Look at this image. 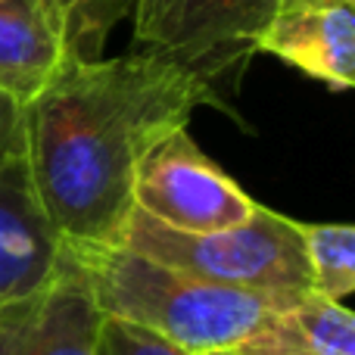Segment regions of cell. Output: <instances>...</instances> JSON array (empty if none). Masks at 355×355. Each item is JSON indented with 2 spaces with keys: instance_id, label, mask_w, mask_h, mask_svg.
<instances>
[{
  "instance_id": "1",
  "label": "cell",
  "mask_w": 355,
  "mask_h": 355,
  "mask_svg": "<svg viewBox=\"0 0 355 355\" xmlns=\"http://www.w3.org/2000/svg\"><path fill=\"white\" fill-rule=\"evenodd\" d=\"M215 103L212 78L175 56L72 60L25 103V178L60 243H112L147 150Z\"/></svg>"
},
{
  "instance_id": "2",
  "label": "cell",
  "mask_w": 355,
  "mask_h": 355,
  "mask_svg": "<svg viewBox=\"0 0 355 355\" xmlns=\"http://www.w3.org/2000/svg\"><path fill=\"white\" fill-rule=\"evenodd\" d=\"M103 318L150 331L193 355L237 349L300 296L237 290L190 277L119 243H60Z\"/></svg>"
},
{
  "instance_id": "3",
  "label": "cell",
  "mask_w": 355,
  "mask_h": 355,
  "mask_svg": "<svg viewBox=\"0 0 355 355\" xmlns=\"http://www.w3.org/2000/svg\"><path fill=\"white\" fill-rule=\"evenodd\" d=\"M112 243L221 287L275 296L312 293L300 221L268 206H259L243 225L206 234L175 231L131 206Z\"/></svg>"
},
{
  "instance_id": "4",
  "label": "cell",
  "mask_w": 355,
  "mask_h": 355,
  "mask_svg": "<svg viewBox=\"0 0 355 355\" xmlns=\"http://www.w3.org/2000/svg\"><path fill=\"white\" fill-rule=\"evenodd\" d=\"M131 206L175 231L206 234L243 225L262 202L215 166L187 128H175L141 159L131 184Z\"/></svg>"
},
{
  "instance_id": "5",
  "label": "cell",
  "mask_w": 355,
  "mask_h": 355,
  "mask_svg": "<svg viewBox=\"0 0 355 355\" xmlns=\"http://www.w3.org/2000/svg\"><path fill=\"white\" fill-rule=\"evenodd\" d=\"M103 312L60 246L41 287L0 302V355H97Z\"/></svg>"
},
{
  "instance_id": "6",
  "label": "cell",
  "mask_w": 355,
  "mask_h": 355,
  "mask_svg": "<svg viewBox=\"0 0 355 355\" xmlns=\"http://www.w3.org/2000/svg\"><path fill=\"white\" fill-rule=\"evenodd\" d=\"M275 12V0H175L144 47H156L215 78L231 69L234 56L252 50Z\"/></svg>"
},
{
  "instance_id": "7",
  "label": "cell",
  "mask_w": 355,
  "mask_h": 355,
  "mask_svg": "<svg viewBox=\"0 0 355 355\" xmlns=\"http://www.w3.org/2000/svg\"><path fill=\"white\" fill-rule=\"evenodd\" d=\"M252 50L300 69L331 91H349L355 85V3L275 12Z\"/></svg>"
},
{
  "instance_id": "8",
  "label": "cell",
  "mask_w": 355,
  "mask_h": 355,
  "mask_svg": "<svg viewBox=\"0 0 355 355\" xmlns=\"http://www.w3.org/2000/svg\"><path fill=\"white\" fill-rule=\"evenodd\" d=\"M60 262V240L31 196L25 162L0 172V302L41 287Z\"/></svg>"
},
{
  "instance_id": "9",
  "label": "cell",
  "mask_w": 355,
  "mask_h": 355,
  "mask_svg": "<svg viewBox=\"0 0 355 355\" xmlns=\"http://www.w3.org/2000/svg\"><path fill=\"white\" fill-rule=\"evenodd\" d=\"M72 60L37 0H0V87L28 103Z\"/></svg>"
},
{
  "instance_id": "10",
  "label": "cell",
  "mask_w": 355,
  "mask_h": 355,
  "mask_svg": "<svg viewBox=\"0 0 355 355\" xmlns=\"http://www.w3.org/2000/svg\"><path fill=\"white\" fill-rule=\"evenodd\" d=\"M240 355H355V315L343 302L318 293L277 309L246 343Z\"/></svg>"
},
{
  "instance_id": "11",
  "label": "cell",
  "mask_w": 355,
  "mask_h": 355,
  "mask_svg": "<svg viewBox=\"0 0 355 355\" xmlns=\"http://www.w3.org/2000/svg\"><path fill=\"white\" fill-rule=\"evenodd\" d=\"M300 240L309 265V290L337 302L349 300L355 293V227L300 221Z\"/></svg>"
},
{
  "instance_id": "12",
  "label": "cell",
  "mask_w": 355,
  "mask_h": 355,
  "mask_svg": "<svg viewBox=\"0 0 355 355\" xmlns=\"http://www.w3.org/2000/svg\"><path fill=\"white\" fill-rule=\"evenodd\" d=\"M75 60H97L110 31L131 16V0H37Z\"/></svg>"
},
{
  "instance_id": "13",
  "label": "cell",
  "mask_w": 355,
  "mask_h": 355,
  "mask_svg": "<svg viewBox=\"0 0 355 355\" xmlns=\"http://www.w3.org/2000/svg\"><path fill=\"white\" fill-rule=\"evenodd\" d=\"M97 355H193L168 340L141 331L135 324H125L116 318H103L97 334Z\"/></svg>"
},
{
  "instance_id": "14",
  "label": "cell",
  "mask_w": 355,
  "mask_h": 355,
  "mask_svg": "<svg viewBox=\"0 0 355 355\" xmlns=\"http://www.w3.org/2000/svg\"><path fill=\"white\" fill-rule=\"evenodd\" d=\"M25 156V103L0 87V172Z\"/></svg>"
},
{
  "instance_id": "15",
  "label": "cell",
  "mask_w": 355,
  "mask_h": 355,
  "mask_svg": "<svg viewBox=\"0 0 355 355\" xmlns=\"http://www.w3.org/2000/svg\"><path fill=\"white\" fill-rule=\"evenodd\" d=\"M175 0H131V25H135V41L147 44L156 25L166 19Z\"/></svg>"
},
{
  "instance_id": "16",
  "label": "cell",
  "mask_w": 355,
  "mask_h": 355,
  "mask_svg": "<svg viewBox=\"0 0 355 355\" xmlns=\"http://www.w3.org/2000/svg\"><path fill=\"white\" fill-rule=\"evenodd\" d=\"M355 3V0H275L277 12H300V10H321V6Z\"/></svg>"
},
{
  "instance_id": "17",
  "label": "cell",
  "mask_w": 355,
  "mask_h": 355,
  "mask_svg": "<svg viewBox=\"0 0 355 355\" xmlns=\"http://www.w3.org/2000/svg\"><path fill=\"white\" fill-rule=\"evenodd\" d=\"M206 355H240L237 349H218V352H206Z\"/></svg>"
}]
</instances>
